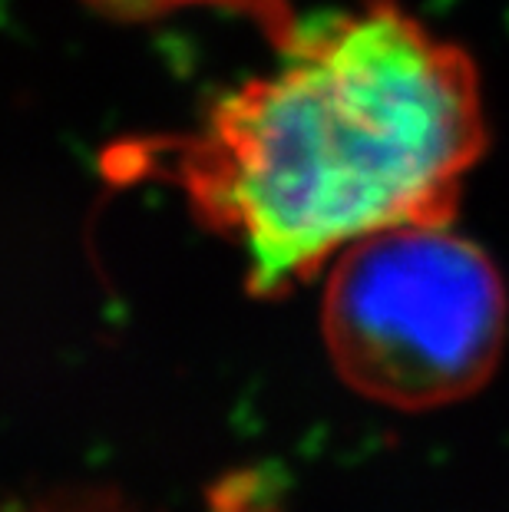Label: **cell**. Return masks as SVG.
Here are the masks:
<instances>
[{
    "instance_id": "obj_1",
    "label": "cell",
    "mask_w": 509,
    "mask_h": 512,
    "mask_svg": "<svg viewBox=\"0 0 509 512\" xmlns=\"http://www.w3.org/2000/svg\"><path fill=\"white\" fill-rule=\"evenodd\" d=\"M483 149L473 63L394 4L301 24L182 152L196 212L278 294L351 245L447 222Z\"/></svg>"
},
{
    "instance_id": "obj_2",
    "label": "cell",
    "mask_w": 509,
    "mask_h": 512,
    "mask_svg": "<svg viewBox=\"0 0 509 512\" xmlns=\"http://www.w3.org/2000/svg\"><path fill=\"white\" fill-rule=\"evenodd\" d=\"M321 334L334 370L361 397L437 410L493 377L506 288L483 248L447 222L387 228L331 261Z\"/></svg>"
},
{
    "instance_id": "obj_3",
    "label": "cell",
    "mask_w": 509,
    "mask_h": 512,
    "mask_svg": "<svg viewBox=\"0 0 509 512\" xmlns=\"http://www.w3.org/2000/svg\"><path fill=\"white\" fill-rule=\"evenodd\" d=\"M20 512H143L126 496L110 489H70V493H50L27 503Z\"/></svg>"
}]
</instances>
